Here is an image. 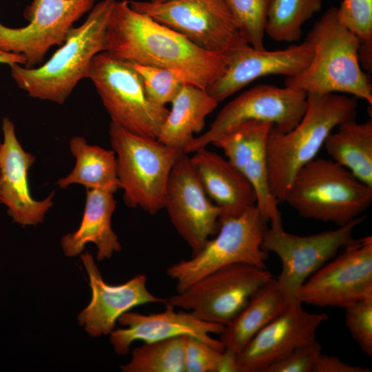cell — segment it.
I'll use <instances>...</instances> for the list:
<instances>
[{
	"instance_id": "836d02e7",
	"label": "cell",
	"mask_w": 372,
	"mask_h": 372,
	"mask_svg": "<svg viewBox=\"0 0 372 372\" xmlns=\"http://www.w3.org/2000/svg\"><path fill=\"white\" fill-rule=\"evenodd\" d=\"M223 351L191 335H184L185 372H220Z\"/></svg>"
},
{
	"instance_id": "d4e9b609",
	"label": "cell",
	"mask_w": 372,
	"mask_h": 372,
	"mask_svg": "<svg viewBox=\"0 0 372 372\" xmlns=\"http://www.w3.org/2000/svg\"><path fill=\"white\" fill-rule=\"evenodd\" d=\"M290 303L273 278L261 286L219 334L225 349L238 353L265 326Z\"/></svg>"
},
{
	"instance_id": "e0dca14e",
	"label": "cell",
	"mask_w": 372,
	"mask_h": 372,
	"mask_svg": "<svg viewBox=\"0 0 372 372\" xmlns=\"http://www.w3.org/2000/svg\"><path fill=\"white\" fill-rule=\"evenodd\" d=\"M302 304L290 303L236 353L238 372H264L296 348L316 339V330L328 316L309 313Z\"/></svg>"
},
{
	"instance_id": "7a4b0ae2",
	"label": "cell",
	"mask_w": 372,
	"mask_h": 372,
	"mask_svg": "<svg viewBox=\"0 0 372 372\" xmlns=\"http://www.w3.org/2000/svg\"><path fill=\"white\" fill-rule=\"evenodd\" d=\"M357 108L355 97L307 93L304 114L292 130L271 128L267 143L268 180L278 202H284L296 174L316 158L328 135L340 123L355 118Z\"/></svg>"
},
{
	"instance_id": "74e56055",
	"label": "cell",
	"mask_w": 372,
	"mask_h": 372,
	"mask_svg": "<svg viewBox=\"0 0 372 372\" xmlns=\"http://www.w3.org/2000/svg\"><path fill=\"white\" fill-rule=\"evenodd\" d=\"M169 0H150L151 2L154 3H162Z\"/></svg>"
},
{
	"instance_id": "5b68a950",
	"label": "cell",
	"mask_w": 372,
	"mask_h": 372,
	"mask_svg": "<svg viewBox=\"0 0 372 372\" xmlns=\"http://www.w3.org/2000/svg\"><path fill=\"white\" fill-rule=\"evenodd\" d=\"M372 187L331 159L315 158L296 174L284 202L300 216L342 226L360 216Z\"/></svg>"
},
{
	"instance_id": "e575fe53",
	"label": "cell",
	"mask_w": 372,
	"mask_h": 372,
	"mask_svg": "<svg viewBox=\"0 0 372 372\" xmlns=\"http://www.w3.org/2000/svg\"><path fill=\"white\" fill-rule=\"evenodd\" d=\"M322 347L315 339L302 344L282 359L272 363L264 372H311Z\"/></svg>"
},
{
	"instance_id": "9a60e30c",
	"label": "cell",
	"mask_w": 372,
	"mask_h": 372,
	"mask_svg": "<svg viewBox=\"0 0 372 372\" xmlns=\"http://www.w3.org/2000/svg\"><path fill=\"white\" fill-rule=\"evenodd\" d=\"M163 208L192 254L219 229L221 211L207 196L188 154L182 152L172 169Z\"/></svg>"
},
{
	"instance_id": "4dcf8cb0",
	"label": "cell",
	"mask_w": 372,
	"mask_h": 372,
	"mask_svg": "<svg viewBox=\"0 0 372 372\" xmlns=\"http://www.w3.org/2000/svg\"><path fill=\"white\" fill-rule=\"evenodd\" d=\"M272 0H224L243 39L258 50H265L264 38Z\"/></svg>"
},
{
	"instance_id": "5bb4252c",
	"label": "cell",
	"mask_w": 372,
	"mask_h": 372,
	"mask_svg": "<svg viewBox=\"0 0 372 372\" xmlns=\"http://www.w3.org/2000/svg\"><path fill=\"white\" fill-rule=\"evenodd\" d=\"M372 296V237L344 248L302 285L298 300L318 307L346 308Z\"/></svg>"
},
{
	"instance_id": "30bf717a",
	"label": "cell",
	"mask_w": 372,
	"mask_h": 372,
	"mask_svg": "<svg viewBox=\"0 0 372 372\" xmlns=\"http://www.w3.org/2000/svg\"><path fill=\"white\" fill-rule=\"evenodd\" d=\"M272 278L267 268L245 263L231 264L200 278L171 296L168 302L201 320L225 326L254 293Z\"/></svg>"
},
{
	"instance_id": "f546056e",
	"label": "cell",
	"mask_w": 372,
	"mask_h": 372,
	"mask_svg": "<svg viewBox=\"0 0 372 372\" xmlns=\"http://www.w3.org/2000/svg\"><path fill=\"white\" fill-rule=\"evenodd\" d=\"M339 21L359 41V61L367 73L372 70V0H342L337 8Z\"/></svg>"
},
{
	"instance_id": "7c38bea8",
	"label": "cell",
	"mask_w": 372,
	"mask_h": 372,
	"mask_svg": "<svg viewBox=\"0 0 372 372\" xmlns=\"http://www.w3.org/2000/svg\"><path fill=\"white\" fill-rule=\"evenodd\" d=\"M307 97L304 91L287 86L256 85L224 106L208 130L194 137L184 152L207 147L217 136L246 121L267 123L280 132H287L302 118Z\"/></svg>"
},
{
	"instance_id": "9c48e42d",
	"label": "cell",
	"mask_w": 372,
	"mask_h": 372,
	"mask_svg": "<svg viewBox=\"0 0 372 372\" xmlns=\"http://www.w3.org/2000/svg\"><path fill=\"white\" fill-rule=\"evenodd\" d=\"M364 218L360 216L337 229L307 236L287 232L282 225L267 227L262 246L280 258L282 267L276 281L289 303L299 302L298 292L303 283L340 249L359 240L353 233Z\"/></svg>"
},
{
	"instance_id": "8992f818",
	"label": "cell",
	"mask_w": 372,
	"mask_h": 372,
	"mask_svg": "<svg viewBox=\"0 0 372 372\" xmlns=\"http://www.w3.org/2000/svg\"><path fill=\"white\" fill-rule=\"evenodd\" d=\"M109 135L125 205L156 214L163 209L170 172L183 152L157 138L132 133L112 121Z\"/></svg>"
},
{
	"instance_id": "4fadbf2b",
	"label": "cell",
	"mask_w": 372,
	"mask_h": 372,
	"mask_svg": "<svg viewBox=\"0 0 372 372\" xmlns=\"http://www.w3.org/2000/svg\"><path fill=\"white\" fill-rule=\"evenodd\" d=\"M94 1L32 0L23 14L27 25L12 28L0 23V50L23 55V66L34 68L52 46L63 44L74 23L92 10Z\"/></svg>"
},
{
	"instance_id": "7402d4cb",
	"label": "cell",
	"mask_w": 372,
	"mask_h": 372,
	"mask_svg": "<svg viewBox=\"0 0 372 372\" xmlns=\"http://www.w3.org/2000/svg\"><path fill=\"white\" fill-rule=\"evenodd\" d=\"M193 153L192 165L207 196L220 209V220L256 205L253 187L227 159L207 147Z\"/></svg>"
},
{
	"instance_id": "d6a6232c",
	"label": "cell",
	"mask_w": 372,
	"mask_h": 372,
	"mask_svg": "<svg viewBox=\"0 0 372 372\" xmlns=\"http://www.w3.org/2000/svg\"><path fill=\"white\" fill-rule=\"evenodd\" d=\"M345 309V324L361 350L372 356V296Z\"/></svg>"
},
{
	"instance_id": "ac0fdd59",
	"label": "cell",
	"mask_w": 372,
	"mask_h": 372,
	"mask_svg": "<svg viewBox=\"0 0 372 372\" xmlns=\"http://www.w3.org/2000/svg\"><path fill=\"white\" fill-rule=\"evenodd\" d=\"M272 125L246 121L217 136L211 144L223 150L227 160L247 179L256 195V207L271 225H282L278 201L268 180L267 143Z\"/></svg>"
},
{
	"instance_id": "f1b7e54d",
	"label": "cell",
	"mask_w": 372,
	"mask_h": 372,
	"mask_svg": "<svg viewBox=\"0 0 372 372\" xmlns=\"http://www.w3.org/2000/svg\"><path fill=\"white\" fill-rule=\"evenodd\" d=\"M124 372H185L184 335L144 342L134 348Z\"/></svg>"
},
{
	"instance_id": "277c9868",
	"label": "cell",
	"mask_w": 372,
	"mask_h": 372,
	"mask_svg": "<svg viewBox=\"0 0 372 372\" xmlns=\"http://www.w3.org/2000/svg\"><path fill=\"white\" fill-rule=\"evenodd\" d=\"M306 40L313 47V58L302 72L286 78L285 86L307 93H347L372 105L371 79L359 61V41L339 21L337 8L322 14Z\"/></svg>"
},
{
	"instance_id": "d590c367",
	"label": "cell",
	"mask_w": 372,
	"mask_h": 372,
	"mask_svg": "<svg viewBox=\"0 0 372 372\" xmlns=\"http://www.w3.org/2000/svg\"><path fill=\"white\" fill-rule=\"evenodd\" d=\"M366 367L354 366L342 361L338 357L318 355L315 360L311 372H370Z\"/></svg>"
},
{
	"instance_id": "6da1fadb",
	"label": "cell",
	"mask_w": 372,
	"mask_h": 372,
	"mask_svg": "<svg viewBox=\"0 0 372 372\" xmlns=\"http://www.w3.org/2000/svg\"><path fill=\"white\" fill-rule=\"evenodd\" d=\"M113 56L180 74L187 83L207 89L223 72V54L205 50L148 15L116 1L105 34V50Z\"/></svg>"
},
{
	"instance_id": "603a6c76",
	"label": "cell",
	"mask_w": 372,
	"mask_h": 372,
	"mask_svg": "<svg viewBox=\"0 0 372 372\" xmlns=\"http://www.w3.org/2000/svg\"><path fill=\"white\" fill-rule=\"evenodd\" d=\"M86 190L82 220L74 232L62 238L63 250L68 256H76L82 253L86 244L93 242L98 249L99 260L110 258L121 249L111 225L116 205L114 193L101 189Z\"/></svg>"
},
{
	"instance_id": "2e32d148",
	"label": "cell",
	"mask_w": 372,
	"mask_h": 372,
	"mask_svg": "<svg viewBox=\"0 0 372 372\" xmlns=\"http://www.w3.org/2000/svg\"><path fill=\"white\" fill-rule=\"evenodd\" d=\"M223 73L206 89L218 103L255 81L268 75L296 76L309 65L313 47L307 40L287 48L268 51L248 43L233 48L223 54Z\"/></svg>"
},
{
	"instance_id": "1f68e13d",
	"label": "cell",
	"mask_w": 372,
	"mask_h": 372,
	"mask_svg": "<svg viewBox=\"0 0 372 372\" xmlns=\"http://www.w3.org/2000/svg\"><path fill=\"white\" fill-rule=\"evenodd\" d=\"M140 75L149 99L159 106H165L174 99L182 85L187 83L178 72L159 67L130 61Z\"/></svg>"
},
{
	"instance_id": "d6986e66",
	"label": "cell",
	"mask_w": 372,
	"mask_h": 372,
	"mask_svg": "<svg viewBox=\"0 0 372 372\" xmlns=\"http://www.w3.org/2000/svg\"><path fill=\"white\" fill-rule=\"evenodd\" d=\"M2 132L0 202L6 207L13 222L23 227L37 225L52 207L54 192L40 200L32 196L28 172L36 158L24 150L17 137L14 124L8 117L2 119Z\"/></svg>"
},
{
	"instance_id": "44dd1931",
	"label": "cell",
	"mask_w": 372,
	"mask_h": 372,
	"mask_svg": "<svg viewBox=\"0 0 372 372\" xmlns=\"http://www.w3.org/2000/svg\"><path fill=\"white\" fill-rule=\"evenodd\" d=\"M165 309L148 314L127 311L117 320L125 328L114 329L110 342L116 353L126 355L131 344L137 340L149 342L179 335H191L200 339L220 351L225 347L220 340L211 337L219 335L225 326L207 322L185 310L176 311L167 302Z\"/></svg>"
},
{
	"instance_id": "484cf974",
	"label": "cell",
	"mask_w": 372,
	"mask_h": 372,
	"mask_svg": "<svg viewBox=\"0 0 372 372\" xmlns=\"http://www.w3.org/2000/svg\"><path fill=\"white\" fill-rule=\"evenodd\" d=\"M331 132L323 147L331 160L349 170L372 187V119L358 123L351 119Z\"/></svg>"
},
{
	"instance_id": "ba28073f",
	"label": "cell",
	"mask_w": 372,
	"mask_h": 372,
	"mask_svg": "<svg viewBox=\"0 0 372 372\" xmlns=\"http://www.w3.org/2000/svg\"><path fill=\"white\" fill-rule=\"evenodd\" d=\"M88 79L112 122L135 134L157 138L169 110L149 99L140 75L130 61L101 52L92 60Z\"/></svg>"
},
{
	"instance_id": "52a82bcc",
	"label": "cell",
	"mask_w": 372,
	"mask_h": 372,
	"mask_svg": "<svg viewBox=\"0 0 372 372\" xmlns=\"http://www.w3.org/2000/svg\"><path fill=\"white\" fill-rule=\"evenodd\" d=\"M267 224L256 205L236 216L220 219L216 237L209 239L190 258L167 268V275L176 282L177 292L229 265L245 263L266 268L267 252L262 245Z\"/></svg>"
},
{
	"instance_id": "3957f363",
	"label": "cell",
	"mask_w": 372,
	"mask_h": 372,
	"mask_svg": "<svg viewBox=\"0 0 372 372\" xmlns=\"http://www.w3.org/2000/svg\"><path fill=\"white\" fill-rule=\"evenodd\" d=\"M116 0H102L86 20L72 28L63 45L41 66L14 63L10 73L17 86L32 98L63 104L78 83L88 78L92 59L105 50L108 20Z\"/></svg>"
},
{
	"instance_id": "ffe728a7",
	"label": "cell",
	"mask_w": 372,
	"mask_h": 372,
	"mask_svg": "<svg viewBox=\"0 0 372 372\" xmlns=\"http://www.w3.org/2000/svg\"><path fill=\"white\" fill-rule=\"evenodd\" d=\"M81 258L89 276L92 299L79 314L78 320L92 337L110 335L119 317L135 307L168 302V298L156 296L147 289L145 275L111 285L104 281L89 252L81 254Z\"/></svg>"
},
{
	"instance_id": "8d00e7d4",
	"label": "cell",
	"mask_w": 372,
	"mask_h": 372,
	"mask_svg": "<svg viewBox=\"0 0 372 372\" xmlns=\"http://www.w3.org/2000/svg\"><path fill=\"white\" fill-rule=\"evenodd\" d=\"M0 63L8 64L9 65L17 63L24 65L25 63V59L24 56L21 54L6 52L0 50Z\"/></svg>"
},
{
	"instance_id": "83f0119b",
	"label": "cell",
	"mask_w": 372,
	"mask_h": 372,
	"mask_svg": "<svg viewBox=\"0 0 372 372\" xmlns=\"http://www.w3.org/2000/svg\"><path fill=\"white\" fill-rule=\"evenodd\" d=\"M322 0H272L265 34L278 42L298 41L302 25L320 10Z\"/></svg>"
},
{
	"instance_id": "4316f807",
	"label": "cell",
	"mask_w": 372,
	"mask_h": 372,
	"mask_svg": "<svg viewBox=\"0 0 372 372\" xmlns=\"http://www.w3.org/2000/svg\"><path fill=\"white\" fill-rule=\"evenodd\" d=\"M69 147L76 163L71 172L57 180L65 189L79 184L86 189H101L115 193L119 187L115 152L98 145H90L82 136H73Z\"/></svg>"
},
{
	"instance_id": "f35d334b",
	"label": "cell",
	"mask_w": 372,
	"mask_h": 372,
	"mask_svg": "<svg viewBox=\"0 0 372 372\" xmlns=\"http://www.w3.org/2000/svg\"><path fill=\"white\" fill-rule=\"evenodd\" d=\"M0 147H1V143H0ZM0 177H1V170H0Z\"/></svg>"
},
{
	"instance_id": "cb8c5ba5",
	"label": "cell",
	"mask_w": 372,
	"mask_h": 372,
	"mask_svg": "<svg viewBox=\"0 0 372 372\" xmlns=\"http://www.w3.org/2000/svg\"><path fill=\"white\" fill-rule=\"evenodd\" d=\"M172 108L165 119L157 140L184 152L205 125L206 117L218 103L205 89L184 83L171 102Z\"/></svg>"
},
{
	"instance_id": "8fae6325",
	"label": "cell",
	"mask_w": 372,
	"mask_h": 372,
	"mask_svg": "<svg viewBox=\"0 0 372 372\" xmlns=\"http://www.w3.org/2000/svg\"><path fill=\"white\" fill-rule=\"evenodd\" d=\"M128 3L134 10L174 30L205 50L223 54L247 43L224 0L130 1Z\"/></svg>"
}]
</instances>
